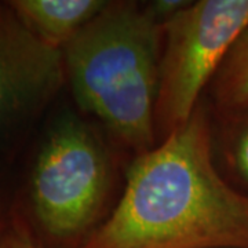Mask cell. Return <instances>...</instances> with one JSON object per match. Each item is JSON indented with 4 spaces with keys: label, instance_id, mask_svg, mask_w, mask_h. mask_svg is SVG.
<instances>
[{
    "label": "cell",
    "instance_id": "cell-1",
    "mask_svg": "<svg viewBox=\"0 0 248 248\" xmlns=\"http://www.w3.org/2000/svg\"><path fill=\"white\" fill-rule=\"evenodd\" d=\"M211 141L199 105L138 155L120 202L81 248H248V195L221 177Z\"/></svg>",
    "mask_w": 248,
    "mask_h": 248
},
{
    "label": "cell",
    "instance_id": "cell-2",
    "mask_svg": "<svg viewBox=\"0 0 248 248\" xmlns=\"http://www.w3.org/2000/svg\"><path fill=\"white\" fill-rule=\"evenodd\" d=\"M163 25L138 1L107 6L62 48L72 94L138 155L151 151L156 138Z\"/></svg>",
    "mask_w": 248,
    "mask_h": 248
},
{
    "label": "cell",
    "instance_id": "cell-3",
    "mask_svg": "<svg viewBox=\"0 0 248 248\" xmlns=\"http://www.w3.org/2000/svg\"><path fill=\"white\" fill-rule=\"evenodd\" d=\"M110 185V160L97 133L75 116L50 128L29 179V207L35 231L63 243L93 228Z\"/></svg>",
    "mask_w": 248,
    "mask_h": 248
},
{
    "label": "cell",
    "instance_id": "cell-4",
    "mask_svg": "<svg viewBox=\"0 0 248 248\" xmlns=\"http://www.w3.org/2000/svg\"><path fill=\"white\" fill-rule=\"evenodd\" d=\"M248 24V0H200L163 24L155 127L164 138L199 107L237 36Z\"/></svg>",
    "mask_w": 248,
    "mask_h": 248
},
{
    "label": "cell",
    "instance_id": "cell-5",
    "mask_svg": "<svg viewBox=\"0 0 248 248\" xmlns=\"http://www.w3.org/2000/svg\"><path fill=\"white\" fill-rule=\"evenodd\" d=\"M66 80L62 51L36 37L0 3V138L32 120Z\"/></svg>",
    "mask_w": 248,
    "mask_h": 248
},
{
    "label": "cell",
    "instance_id": "cell-6",
    "mask_svg": "<svg viewBox=\"0 0 248 248\" xmlns=\"http://www.w3.org/2000/svg\"><path fill=\"white\" fill-rule=\"evenodd\" d=\"M18 19L40 40L62 50L107 6V0H11Z\"/></svg>",
    "mask_w": 248,
    "mask_h": 248
},
{
    "label": "cell",
    "instance_id": "cell-7",
    "mask_svg": "<svg viewBox=\"0 0 248 248\" xmlns=\"http://www.w3.org/2000/svg\"><path fill=\"white\" fill-rule=\"evenodd\" d=\"M213 95L229 113L248 108V24L214 76Z\"/></svg>",
    "mask_w": 248,
    "mask_h": 248
},
{
    "label": "cell",
    "instance_id": "cell-8",
    "mask_svg": "<svg viewBox=\"0 0 248 248\" xmlns=\"http://www.w3.org/2000/svg\"><path fill=\"white\" fill-rule=\"evenodd\" d=\"M231 113L240 117L228 142V159L236 174L248 185V108Z\"/></svg>",
    "mask_w": 248,
    "mask_h": 248
},
{
    "label": "cell",
    "instance_id": "cell-9",
    "mask_svg": "<svg viewBox=\"0 0 248 248\" xmlns=\"http://www.w3.org/2000/svg\"><path fill=\"white\" fill-rule=\"evenodd\" d=\"M0 248H47L33 237L27 226L13 219L10 226L0 236Z\"/></svg>",
    "mask_w": 248,
    "mask_h": 248
},
{
    "label": "cell",
    "instance_id": "cell-10",
    "mask_svg": "<svg viewBox=\"0 0 248 248\" xmlns=\"http://www.w3.org/2000/svg\"><path fill=\"white\" fill-rule=\"evenodd\" d=\"M190 1L185 0H155L146 3V7L151 11V14L156 18V21L161 25L167 22L170 18L178 14L181 10H184Z\"/></svg>",
    "mask_w": 248,
    "mask_h": 248
},
{
    "label": "cell",
    "instance_id": "cell-11",
    "mask_svg": "<svg viewBox=\"0 0 248 248\" xmlns=\"http://www.w3.org/2000/svg\"><path fill=\"white\" fill-rule=\"evenodd\" d=\"M11 222H13V219H9V217L4 214L3 207H1V204H0V236H1V234L4 233V231L9 228Z\"/></svg>",
    "mask_w": 248,
    "mask_h": 248
}]
</instances>
